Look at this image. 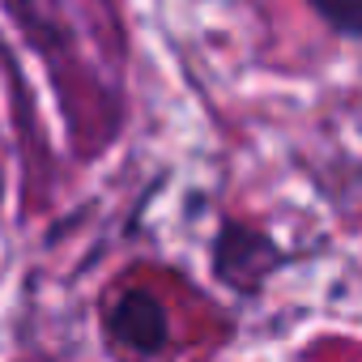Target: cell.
<instances>
[{
	"instance_id": "obj_4",
	"label": "cell",
	"mask_w": 362,
	"mask_h": 362,
	"mask_svg": "<svg viewBox=\"0 0 362 362\" xmlns=\"http://www.w3.org/2000/svg\"><path fill=\"white\" fill-rule=\"evenodd\" d=\"M0 205H5V166H0Z\"/></svg>"
},
{
	"instance_id": "obj_1",
	"label": "cell",
	"mask_w": 362,
	"mask_h": 362,
	"mask_svg": "<svg viewBox=\"0 0 362 362\" xmlns=\"http://www.w3.org/2000/svg\"><path fill=\"white\" fill-rule=\"evenodd\" d=\"M294 264L290 247L277 243L264 226L222 218L209 235V273L218 286H226L235 298H260L277 273Z\"/></svg>"
},
{
	"instance_id": "obj_3",
	"label": "cell",
	"mask_w": 362,
	"mask_h": 362,
	"mask_svg": "<svg viewBox=\"0 0 362 362\" xmlns=\"http://www.w3.org/2000/svg\"><path fill=\"white\" fill-rule=\"evenodd\" d=\"M303 5L341 39L362 43V0H303Z\"/></svg>"
},
{
	"instance_id": "obj_2",
	"label": "cell",
	"mask_w": 362,
	"mask_h": 362,
	"mask_svg": "<svg viewBox=\"0 0 362 362\" xmlns=\"http://www.w3.org/2000/svg\"><path fill=\"white\" fill-rule=\"evenodd\" d=\"M103 337L107 345L128 358V362H153L170 349L175 332H170V311L153 290H119L107 307H103Z\"/></svg>"
}]
</instances>
